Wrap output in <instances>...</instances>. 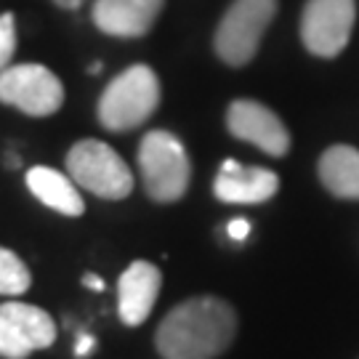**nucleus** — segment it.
<instances>
[{"mask_svg": "<svg viewBox=\"0 0 359 359\" xmlns=\"http://www.w3.org/2000/svg\"><path fill=\"white\" fill-rule=\"evenodd\" d=\"M27 187L29 192L38 197L43 205H48L56 213L65 216H83L86 203L80 197V189L72 181V176H65L53 168L35 165L27 170Z\"/></svg>", "mask_w": 359, "mask_h": 359, "instance_id": "f8f14e48", "label": "nucleus"}, {"mask_svg": "<svg viewBox=\"0 0 359 359\" xmlns=\"http://www.w3.org/2000/svg\"><path fill=\"white\" fill-rule=\"evenodd\" d=\"M357 19L354 0H309L301 16V38L314 56L333 59L346 48Z\"/></svg>", "mask_w": 359, "mask_h": 359, "instance_id": "0eeeda50", "label": "nucleus"}, {"mask_svg": "<svg viewBox=\"0 0 359 359\" xmlns=\"http://www.w3.org/2000/svg\"><path fill=\"white\" fill-rule=\"evenodd\" d=\"M165 0H96L93 25L112 38H142L147 35Z\"/></svg>", "mask_w": 359, "mask_h": 359, "instance_id": "9b49d317", "label": "nucleus"}, {"mask_svg": "<svg viewBox=\"0 0 359 359\" xmlns=\"http://www.w3.org/2000/svg\"><path fill=\"white\" fill-rule=\"evenodd\" d=\"M16 53V19L13 13H0V72L11 67Z\"/></svg>", "mask_w": 359, "mask_h": 359, "instance_id": "dca6fc26", "label": "nucleus"}, {"mask_svg": "<svg viewBox=\"0 0 359 359\" xmlns=\"http://www.w3.org/2000/svg\"><path fill=\"white\" fill-rule=\"evenodd\" d=\"M226 231H229L231 240L243 243V240H248V234H250V221H245V218H234V221H229Z\"/></svg>", "mask_w": 359, "mask_h": 359, "instance_id": "a211bd4d", "label": "nucleus"}, {"mask_svg": "<svg viewBox=\"0 0 359 359\" xmlns=\"http://www.w3.org/2000/svg\"><path fill=\"white\" fill-rule=\"evenodd\" d=\"M0 102L29 117L56 115L65 104V86L43 65H13L0 72Z\"/></svg>", "mask_w": 359, "mask_h": 359, "instance_id": "423d86ee", "label": "nucleus"}, {"mask_svg": "<svg viewBox=\"0 0 359 359\" xmlns=\"http://www.w3.org/2000/svg\"><path fill=\"white\" fill-rule=\"evenodd\" d=\"M88 72H90V75H96V72H102V62H93V65L88 67Z\"/></svg>", "mask_w": 359, "mask_h": 359, "instance_id": "5701e85b", "label": "nucleus"}, {"mask_svg": "<svg viewBox=\"0 0 359 359\" xmlns=\"http://www.w3.org/2000/svg\"><path fill=\"white\" fill-rule=\"evenodd\" d=\"M237 335L234 309L216 295H197L168 311L154 344L163 359H216Z\"/></svg>", "mask_w": 359, "mask_h": 359, "instance_id": "f257e3e1", "label": "nucleus"}, {"mask_svg": "<svg viewBox=\"0 0 359 359\" xmlns=\"http://www.w3.org/2000/svg\"><path fill=\"white\" fill-rule=\"evenodd\" d=\"M226 128L234 139L256 144L261 152L283 157L290 149V133L269 107L253 99H237L226 112Z\"/></svg>", "mask_w": 359, "mask_h": 359, "instance_id": "6e6552de", "label": "nucleus"}, {"mask_svg": "<svg viewBox=\"0 0 359 359\" xmlns=\"http://www.w3.org/2000/svg\"><path fill=\"white\" fill-rule=\"evenodd\" d=\"M280 189V179L269 168L240 165L237 160H224L213 181V192L229 205H258L271 200Z\"/></svg>", "mask_w": 359, "mask_h": 359, "instance_id": "1a4fd4ad", "label": "nucleus"}, {"mask_svg": "<svg viewBox=\"0 0 359 359\" xmlns=\"http://www.w3.org/2000/svg\"><path fill=\"white\" fill-rule=\"evenodd\" d=\"M0 317L11 325L16 335L32 348H48L56 341V325L48 317V311L32 306V304H22V301H6L0 306Z\"/></svg>", "mask_w": 359, "mask_h": 359, "instance_id": "4468645a", "label": "nucleus"}, {"mask_svg": "<svg viewBox=\"0 0 359 359\" xmlns=\"http://www.w3.org/2000/svg\"><path fill=\"white\" fill-rule=\"evenodd\" d=\"M93 346H96V341H93V335H80L75 344V354L77 357H88L90 351H93Z\"/></svg>", "mask_w": 359, "mask_h": 359, "instance_id": "6ab92c4d", "label": "nucleus"}, {"mask_svg": "<svg viewBox=\"0 0 359 359\" xmlns=\"http://www.w3.org/2000/svg\"><path fill=\"white\" fill-rule=\"evenodd\" d=\"M277 13V0H234L216 29V53L229 67H243L256 56L261 38Z\"/></svg>", "mask_w": 359, "mask_h": 359, "instance_id": "39448f33", "label": "nucleus"}, {"mask_svg": "<svg viewBox=\"0 0 359 359\" xmlns=\"http://www.w3.org/2000/svg\"><path fill=\"white\" fill-rule=\"evenodd\" d=\"M32 277L22 258L8 248H0V295H22Z\"/></svg>", "mask_w": 359, "mask_h": 359, "instance_id": "2eb2a0df", "label": "nucleus"}, {"mask_svg": "<svg viewBox=\"0 0 359 359\" xmlns=\"http://www.w3.org/2000/svg\"><path fill=\"white\" fill-rule=\"evenodd\" d=\"M56 6H62V8H80L83 6V0H53Z\"/></svg>", "mask_w": 359, "mask_h": 359, "instance_id": "412c9836", "label": "nucleus"}, {"mask_svg": "<svg viewBox=\"0 0 359 359\" xmlns=\"http://www.w3.org/2000/svg\"><path fill=\"white\" fill-rule=\"evenodd\" d=\"M6 165H8V168H19V165H22L19 154H6Z\"/></svg>", "mask_w": 359, "mask_h": 359, "instance_id": "4be33fe9", "label": "nucleus"}, {"mask_svg": "<svg viewBox=\"0 0 359 359\" xmlns=\"http://www.w3.org/2000/svg\"><path fill=\"white\" fill-rule=\"evenodd\" d=\"M32 354V348L27 346L25 341L16 335L8 322L0 317V357L6 359H25Z\"/></svg>", "mask_w": 359, "mask_h": 359, "instance_id": "f3484780", "label": "nucleus"}, {"mask_svg": "<svg viewBox=\"0 0 359 359\" xmlns=\"http://www.w3.org/2000/svg\"><path fill=\"white\" fill-rule=\"evenodd\" d=\"M163 287V274L149 261H133L117 280V311L128 327L147 322Z\"/></svg>", "mask_w": 359, "mask_h": 359, "instance_id": "9d476101", "label": "nucleus"}, {"mask_svg": "<svg viewBox=\"0 0 359 359\" xmlns=\"http://www.w3.org/2000/svg\"><path fill=\"white\" fill-rule=\"evenodd\" d=\"M67 173L80 189L102 200H126L133 192V173L126 160L96 139H83L67 152Z\"/></svg>", "mask_w": 359, "mask_h": 359, "instance_id": "20e7f679", "label": "nucleus"}, {"mask_svg": "<svg viewBox=\"0 0 359 359\" xmlns=\"http://www.w3.org/2000/svg\"><path fill=\"white\" fill-rule=\"evenodd\" d=\"M139 170L147 194L157 203H176L184 197L192 176L184 144L168 130H149L139 147Z\"/></svg>", "mask_w": 359, "mask_h": 359, "instance_id": "7ed1b4c3", "label": "nucleus"}, {"mask_svg": "<svg viewBox=\"0 0 359 359\" xmlns=\"http://www.w3.org/2000/svg\"><path fill=\"white\" fill-rule=\"evenodd\" d=\"M320 181L341 200H359V149L335 144L320 157Z\"/></svg>", "mask_w": 359, "mask_h": 359, "instance_id": "ddd939ff", "label": "nucleus"}, {"mask_svg": "<svg viewBox=\"0 0 359 359\" xmlns=\"http://www.w3.org/2000/svg\"><path fill=\"white\" fill-rule=\"evenodd\" d=\"M160 104V80L152 67L133 65L104 88L99 120L107 130H130L149 120Z\"/></svg>", "mask_w": 359, "mask_h": 359, "instance_id": "f03ea898", "label": "nucleus"}, {"mask_svg": "<svg viewBox=\"0 0 359 359\" xmlns=\"http://www.w3.org/2000/svg\"><path fill=\"white\" fill-rule=\"evenodd\" d=\"M83 285L90 287V290H104V280L96 277V274H86V277H83Z\"/></svg>", "mask_w": 359, "mask_h": 359, "instance_id": "aec40b11", "label": "nucleus"}]
</instances>
